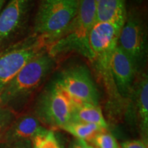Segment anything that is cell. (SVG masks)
Returning <instances> with one entry per match:
<instances>
[{
	"mask_svg": "<svg viewBox=\"0 0 148 148\" xmlns=\"http://www.w3.org/2000/svg\"><path fill=\"white\" fill-rule=\"evenodd\" d=\"M95 23V1L78 0L76 15L64 32L48 46L47 53L54 58L62 53L75 51L91 62L93 55L90 48L89 36Z\"/></svg>",
	"mask_w": 148,
	"mask_h": 148,
	"instance_id": "6da1fadb",
	"label": "cell"
},
{
	"mask_svg": "<svg viewBox=\"0 0 148 148\" xmlns=\"http://www.w3.org/2000/svg\"><path fill=\"white\" fill-rule=\"evenodd\" d=\"M124 22L95 23L89 36L90 48L93 55L91 62L110 95L113 96L119 95L112 78L111 60Z\"/></svg>",
	"mask_w": 148,
	"mask_h": 148,
	"instance_id": "7a4b0ae2",
	"label": "cell"
},
{
	"mask_svg": "<svg viewBox=\"0 0 148 148\" xmlns=\"http://www.w3.org/2000/svg\"><path fill=\"white\" fill-rule=\"evenodd\" d=\"M53 58L45 51L29 61L3 88L0 105L10 108L29 97L52 71Z\"/></svg>",
	"mask_w": 148,
	"mask_h": 148,
	"instance_id": "3957f363",
	"label": "cell"
},
{
	"mask_svg": "<svg viewBox=\"0 0 148 148\" xmlns=\"http://www.w3.org/2000/svg\"><path fill=\"white\" fill-rule=\"evenodd\" d=\"M77 8L78 0H39L34 35L44 38L49 45L69 26Z\"/></svg>",
	"mask_w": 148,
	"mask_h": 148,
	"instance_id": "277c9868",
	"label": "cell"
},
{
	"mask_svg": "<svg viewBox=\"0 0 148 148\" xmlns=\"http://www.w3.org/2000/svg\"><path fill=\"white\" fill-rule=\"evenodd\" d=\"M117 45L128 56L139 73L147 59V31L139 12L134 9L127 12Z\"/></svg>",
	"mask_w": 148,
	"mask_h": 148,
	"instance_id": "5b68a950",
	"label": "cell"
},
{
	"mask_svg": "<svg viewBox=\"0 0 148 148\" xmlns=\"http://www.w3.org/2000/svg\"><path fill=\"white\" fill-rule=\"evenodd\" d=\"M46 40L33 36L23 43L0 53V95L11 79L34 57L47 51Z\"/></svg>",
	"mask_w": 148,
	"mask_h": 148,
	"instance_id": "8992f818",
	"label": "cell"
},
{
	"mask_svg": "<svg viewBox=\"0 0 148 148\" xmlns=\"http://www.w3.org/2000/svg\"><path fill=\"white\" fill-rule=\"evenodd\" d=\"M56 83L73 100L99 106V92L86 66L75 65L63 70Z\"/></svg>",
	"mask_w": 148,
	"mask_h": 148,
	"instance_id": "52a82bcc",
	"label": "cell"
},
{
	"mask_svg": "<svg viewBox=\"0 0 148 148\" xmlns=\"http://www.w3.org/2000/svg\"><path fill=\"white\" fill-rule=\"evenodd\" d=\"M72 108L73 99L55 82L38 101L37 118L51 126L61 128L71 121Z\"/></svg>",
	"mask_w": 148,
	"mask_h": 148,
	"instance_id": "ba28073f",
	"label": "cell"
},
{
	"mask_svg": "<svg viewBox=\"0 0 148 148\" xmlns=\"http://www.w3.org/2000/svg\"><path fill=\"white\" fill-rule=\"evenodd\" d=\"M34 0H8L0 12V47L19 29Z\"/></svg>",
	"mask_w": 148,
	"mask_h": 148,
	"instance_id": "9c48e42d",
	"label": "cell"
},
{
	"mask_svg": "<svg viewBox=\"0 0 148 148\" xmlns=\"http://www.w3.org/2000/svg\"><path fill=\"white\" fill-rule=\"evenodd\" d=\"M111 72L118 94L122 97H128L138 73L130 59L118 45L111 60Z\"/></svg>",
	"mask_w": 148,
	"mask_h": 148,
	"instance_id": "30bf717a",
	"label": "cell"
},
{
	"mask_svg": "<svg viewBox=\"0 0 148 148\" xmlns=\"http://www.w3.org/2000/svg\"><path fill=\"white\" fill-rule=\"evenodd\" d=\"M45 127L40 124L36 116L25 114L16 118L9 127L2 141L8 145H18L24 142L32 141L35 135Z\"/></svg>",
	"mask_w": 148,
	"mask_h": 148,
	"instance_id": "8fae6325",
	"label": "cell"
},
{
	"mask_svg": "<svg viewBox=\"0 0 148 148\" xmlns=\"http://www.w3.org/2000/svg\"><path fill=\"white\" fill-rule=\"evenodd\" d=\"M134 103V117L139 127L143 140L147 139L148 133V79L145 73L140 75L135 80L130 95Z\"/></svg>",
	"mask_w": 148,
	"mask_h": 148,
	"instance_id": "7c38bea8",
	"label": "cell"
},
{
	"mask_svg": "<svg viewBox=\"0 0 148 148\" xmlns=\"http://www.w3.org/2000/svg\"><path fill=\"white\" fill-rule=\"evenodd\" d=\"M96 23L124 22L127 16L125 0H94Z\"/></svg>",
	"mask_w": 148,
	"mask_h": 148,
	"instance_id": "4fadbf2b",
	"label": "cell"
},
{
	"mask_svg": "<svg viewBox=\"0 0 148 148\" xmlns=\"http://www.w3.org/2000/svg\"><path fill=\"white\" fill-rule=\"evenodd\" d=\"M71 121L92 123L107 130V124L99 106L73 100Z\"/></svg>",
	"mask_w": 148,
	"mask_h": 148,
	"instance_id": "5bb4252c",
	"label": "cell"
},
{
	"mask_svg": "<svg viewBox=\"0 0 148 148\" xmlns=\"http://www.w3.org/2000/svg\"><path fill=\"white\" fill-rule=\"evenodd\" d=\"M61 128L73 135L77 139L84 140L86 142H92L99 133L106 130L92 123L75 121H70Z\"/></svg>",
	"mask_w": 148,
	"mask_h": 148,
	"instance_id": "9a60e30c",
	"label": "cell"
},
{
	"mask_svg": "<svg viewBox=\"0 0 148 148\" xmlns=\"http://www.w3.org/2000/svg\"><path fill=\"white\" fill-rule=\"evenodd\" d=\"M15 119L16 114L12 108L0 105V143Z\"/></svg>",
	"mask_w": 148,
	"mask_h": 148,
	"instance_id": "2e32d148",
	"label": "cell"
},
{
	"mask_svg": "<svg viewBox=\"0 0 148 148\" xmlns=\"http://www.w3.org/2000/svg\"><path fill=\"white\" fill-rule=\"evenodd\" d=\"M91 143L97 148H119L114 136L107 132L106 130L99 133L93 138Z\"/></svg>",
	"mask_w": 148,
	"mask_h": 148,
	"instance_id": "e0dca14e",
	"label": "cell"
},
{
	"mask_svg": "<svg viewBox=\"0 0 148 148\" xmlns=\"http://www.w3.org/2000/svg\"><path fill=\"white\" fill-rule=\"evenodd\" d=\"M42 148H61L54 133L50 130L42 143Z\"/></svg>",
	"mask_w": 148,
	"mask_h": 148,
	"instance_id": "ac0fdd59",
	"label": "cell"
},
{
	"mask_svg": "<svg viewBox=\"0 0 148 148\" xmlns=\"http://www.w3.org/2000/svg\"><path fill=\"white\" fill-rule=\"evenodd\" d=\"M122 148H147V146L145 140H132L122 143Z\"/></svg>",
	"mask_w": 148,
	"mask_h": 148,
	"instance_id": "d6986e66",
	"label": "cell"
},
{
	"mask_svg": "<svg viewBox=\"0 0 148 148\" xmlns=\"http://www.w3.org/2000/svg\"><path fill=\"white\" fill-rule=\"evenodd\" d=\"M71 148H88L87 142L82 139H77L74 140L72 143Z\"/></svg>",
	"mask_w": 148,
	"mask_h": 148,
	"instance_id": "ffe728a7",
	"label": "cell"
},
{
	"mask_svg": "<svg viewBox=\"0 0 148 148\" xmlns=\"http://www.w3.org/2000/svg\"><path fill=\"white\" fill-rule=\"evenodd\" d=\"M7 0H0V12L2 10L3 7L4 6L5 2H6Z\"/></svg>",
	"mask_w": 148,
	"mask_h": 148,
	"instance_id": "44dd1931",
	"label": "cell"
},
{
	"mask_svg": "<svg viewBox=\"0 0 148 148\" xmlns=\"http://www.w3.org/2000/svg\"><path fill=\"white\" fill-rule=\"evenodd\" d=\"M87 147L88 148H94L93 147H92V145H89V144H88V143H87Z\"/></svg>",
	"mask_w": 148,
	"mask_h": 148,
	"instance_id": "7402d4cb",
	"label": "cell"
}]
</instances>
